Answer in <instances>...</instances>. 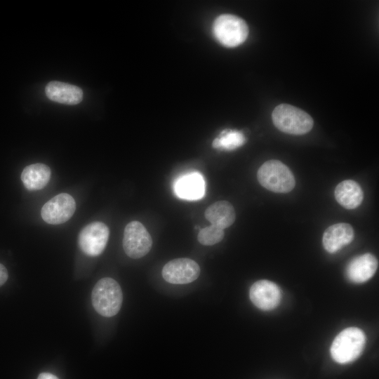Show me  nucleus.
Wrapping results in <instances>:
<instances>
[{
	"instance_id": "1",
	"label": "nucleus",
	"mask_w": 379,
	"mask_h": 379,
	"mask_svg": "<svg viewBox=\"0 0 379 379\" xmlns=\"http://www.w3.org/2000/svg\"><path fill=\"white\" fill-rule=\"evenodd\" d=\"M366 345V335L357 327H349L340 332L333 340L330 352L333 359L339 364L356 360Z\"/></svg>"
},
{
	"instance_id": "2",
	"label": "nucleus",
	"mask_w": 379,
	"mask_h": 379,
	"mask_svg": "<svg viewBox=\"0 0 379 379\" xmlns=\"http://www.w3.org/2000/svg\"><path fill=\"white\" fill-rule=\"evenodd\" d=\"M92 305L100 315L111 317L121 309L123 294L117 281L109 277L100 279L95 285L91 294Z\"/></svg>"
},
{
	"instance_id": "3",
	"label": "nucleus",
	"mask_w": 379,
	"mask_h": 379,
	"mask_svg": "<svg viewBox=\"0 0 379 379\" xmlns=\"http://www.w3.org/2000/svg\"><path fill=\"white\" fill-rule=\"evenodd\" d=\"M272 118L274 126L281 131L292 135H303L312 128V118L303 110L288 104L277 106Z\"/></svg>"
},
{
	"instance_id": "4",
	"label": "nucleus",
	"mask_w": 379,
	"mask_h": 379,
	"mask_svg": "<svg viewBox=\"0 0 379 379\" xmlns=\"http://www.w3.org/2000/svg\"><path fill=\"white\" fill-rule=\"evenodd\" d=\"M257 176L262 187L277 193L289 192L295 185L291 170L278 160L265 162L258 169Z\"/></svg>"
},
{
	"instance_id": "5",
	"label": "nucleus",
	"mask_w": 379,
	"mask_h": 379,
	"mask_svg": "<svg viewBox=\"0 0 379 379\" xmlns=\"http://www.w3.org/2000/svg\"><path fill=\"white\" fill-rule=\"evenodd\" d=\"M213 32L221 44L232 48L246 41L248 27L243 19L231 14H222L215 20Z\"/></svg>"
},
{
	"instance_id": "6",
	"label": "nucleus",
	"mask_w": 379,
	"mask_h": 379,
	"mask_svg": "<svg viewBox=\"0 0 379 379\" xmlns=\"http://www.w3.org/2000/svg\"><path fill=\"white\" fill-rule=\"evenodd\" d=\"M152 245V237L138 221H132L126 225L123 237V248L126 254L133 259L146 255Z\"/></svg>"
},
{
	"instance_id": "7",
	"label": "nucleus",
	"mask_w": 379,
	"mask_h": 379,
	"mask_svg": "<svg viewBox=\"0 0 379 379\" xmlns=\"http://www.w3.org/2000/svg\"><path fill=\"white\" fill-rule=\"evenodd\" d=\"M109 231L102 222H93L85 226L80 232L78 243L81 250L89 256H97L106 247Z\"/></svg>"
},
{
	"instance_id": "8",
	"label": "nucleus",
	"mask_w": 379,
	"mask_h": 379,
	"mask_svg": "<svg viewBox=\"0 0 379 379\" xmlns=\"http://www.w3.org/2000/svg\"><path fill=\"white\" fill-rule=\"evenodd\" d=\"M75 209L76 203L74 198L69 194L60 193L43 206L41 214L46 222L58 225L69 220Z\"/></svg>"
},
{
	"instance_id": "9",
	"label": "nucleus",
	"mask_w": 379,
	"mask_h": 379,
	"mask_svg": "<svg viewBox=\"0 0 379 379\" xmlns=\"http://www.w3.org/2000/svg\"><path fill=\"white\" fill-rule=\"evenodd\" d=\"M162 277L168 283L185 284L196 280L200 274L199 265L190 258H176L168 262L162 269Z\"/></svg>"
},
{
	"instance_id": "10",
	"label": "nucleus",
	"mask_w": 379,
	"mask_h": 379,
	"mask_svg": "<svg viewBox=\"0 0 379 379\" xmlns=\"http://www.w3.org/2000/svg\"><path fill=\"white\" fill-rule=\"evenodd\" d=\"M249 297L255 307L268 311L279 305L281 299V291L275 283L262 279L255 281L251 286Z\"/></svg>"
},
{
	"instance_id": "11",
	"label": "nucleus",
	"mask_w": 379,
	"mask_h": 379,
	"mask_svg": "<svg viewBox=\"0 0 379 379\" xmlns=\"http://www.w3.org/2000/svg\"><path fill=\"white\" fill-rule=\"evenodd\" d=\"M173 189L178 198L187 201H196L204 196L205 180L202 175L197 171L187 172L175 180Z\"/></svg>"
},
{
	"instance_id": "12",
	"label": "nucleus",
	"mask_w": 379,
	"mask_h": 379,
	"mask_svg": "<svg viewBox=\"0 0 379 379\" xmlns=\"http://www.w3.org/2000/svg\"><path fill=\"white\" fill-rule=\"evenodd\" d=\"M378 260L371 253H365L353 258L347 265L346 275L354 283H364L370 279L378 268Z\"/></svg>"
},
{
	"instance_id": "13",
	"label": "nucleus",
	"mask_w": 379,
	"mask_h": 379,
	"mask_svg": "<svg viewBox=\"0 0 379 379\" xmlns=\"http://www.w3.org/2000/svg\"><path fill=\"white\" fill-rule=\"evenodd\" d=\"M354 237V230L350 225L336 223L325 230L322 238L323 246L326 251L334 253L349 244Z\"/></svg>"
},
{
	"instance_id": "14",
	"label": "nucleus",
	"mask_w": 379,
	"mask_h": 379,
	"mask_svg": "<svg viewBox=\"0 0 379 379\" xmlns=\"http://www.w3.org/2000/svg\"><path fill=\"white\" fill-rule=\"evenodd\" d=\"M45 92L51 100L65 105H77L83 98V91L79 87L58 81L49 82Z\"/></svg>"
},
{
	"instance_id": "15",
	"label": "nucleus",
	"mask_w": 379,
	"mask_h": 379,
	"mask_svg": "<svg viewBox=\"0 0 379 379\" xmlns=\"http://www.w3.org/2000/svg\"><path fill=\"white\" fill-rule=\"evenodd\" d=\"M335 197L338 203L344 208L354 209L361 204L364 193L357 182L346 180L336 186Z\"/></svg>"
},
{
	"instance_id": "16",
	"label": "nucleus",
	"mask_w": 379,
	"mask_h": 379,
	"mask_svg": "<svg viewBox=\"0 0 379 379\" xmlns=\"http://www.w3.org/2000/svg\"><path fill=\"white\" fill-rule=\"evenodd\" d=\"M204 215L211 225L222 230L232 225L236 218L233 206L224 200L218 201L209 206Z\"/></svg>"
},
{
	"instance_id": "17",
	"label": "nucleus",
	"mask_w": 379,
	"mask_h": 379,
	"mask_svg": "<svg viewBox=\"0 0 379 379\" xmlns=\"http://www.w3.org/2000/svg\"><path fill=\"white\" fill-rule=\"evenodd\" d=\"M51 178V169L46 164L37 163L26 166L21 173L24 186L30 191L44 188Z\"/></svg>"
},
{
	"instance_id": "18",
	"label": "nucleus",
	"mask_w": 379,
	"mask_h": 379,
	"mask_svg": "<svg viewBox=\"0 0 379 379\" xmlns=\"http://www.w3.org/2000/svg\"><path fill=\"white\" fill-rule=\"evenodd\" d=\"M245 142L246 138L241 131L225 129L214 139L212 145L218 149L230 151L242 146Z\"/></svg>"
},
{
	"instance_id": "19",
	"label": "nucleus",
	"mask_w": 379,
	"mask_h": 379,
	"mask_svg": "<svg viewBox=\"0 0 379 379\" xmlns=\"http://www.w3.org/2000/svg\"><path fill=\"white\" fill-rule=\"evenodd\" d=\"M224 235V230L211 225L199 231L197 239L202 245L212 246L222 241Z\"/></svg>"
},
{
	"instance_id": "20",
	"label": "nucleus",
	"mask_w": 379,
	"mask_h": 379,
	"mask_svg": "<svg viewBox=\"0 0 379 379\" xmlns=\"http://www.w3.org/2000/svg\"><path fill=\"white\" fill-rule=\"evenodd\" d=\"M8 277V271L4 265L0 263V286L5 284Z\"/></svg>"
},
{
	"instance_id": "21",
	"label": "nucleus",
	"mask_w": 379,
	"mask_h": 379,
	"mask_svg": "<svg viewBox=\"0 0 379 379\" xmlns=\"http://www.w3.org/2000/svg\"><path fill=\"white\" fill-rule=\"evenodd\" d=\"M37 379H59V378L50 373H41L39 374Z\"/></svg>"
}]
</instances>
